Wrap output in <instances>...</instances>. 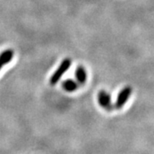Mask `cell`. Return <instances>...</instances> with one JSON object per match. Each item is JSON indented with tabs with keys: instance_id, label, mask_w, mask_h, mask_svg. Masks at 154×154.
<instances>
[{
	"instance_id": "obj_1",
	"label": "cell",
	"mask_w": 154,
	"mask_h": 154,
	"mask_svg": "<svg viewBox=\"0 0 154 154\" xmlns=\"http://www.w3.org/2000/svg\"><path fill=\"white\" fill-rule=\"evenodd\" d=\"M70 65H71L70 58L67 57V58L62 61L59 67L56 69V71L53 73V75L50 78V84L51 86H54L58 82L60 81L61 78H62V76L65 74V72L69 69Z\"/></svg>"
},
{
	"instance_id": "obj_2",
	"label": "cell",
	"mask_w": 154,
	"mask_h": 154,
	"mask_svg": "<svg viewBox=\"0 0 154 154\" xmlns=\"http://www.w3.org/2000/svg\"><path fill=\"white\" fill-rule=\"evenodd\" d=\"M131 94H132V88L128 86V87L122 88L117 95V99H116V101L114 105V108L116 109L122 108V106L125 105L127 101L128 100Z\"/></svg>"
},
{
	"instance_id": "obj_3",
	"label": "cell",
	"mask_w": 154,
	"mask_h": 154,
	"mask_svg": "<svg viewBox=\"0 0 154 154\" xmlns=\"http://www.w3.org/2000/svg\"><path fill=\"white\" fill-rule=\"evenodd\" d=\"M98 102L99 105L106 110H112L114 109V105L111 104L110 95L105 90L99 91L98 94Z\"/></svg>"
},
{
	"instance_id": "obj_4",
	"label": "cell",
	"mask_w": 154,
	"mask_h": 154,
	"mask_svg": "<svg viewBox=\"0 0 154 154\" xmlns=\"http://www.w3.org/2000/svg\"><path fill=\"white\" fill-rule=\"evenodd\" d=\"M13 57H14V51H13V50L7 49L3 51L0 53V63L3 64V66H5V64L9 63L12 60Z\"/></svg>"
},
{
	"instance_id": "obj_5",
	"label": "cell",
	"mask_w": 154,
	"mask_h": 154,
	"mask_svg": "<svg viewBox=\"0 0 154 154\" xmlns=\"http://www.w3.org/2000/svg\"><path fill=\"white\" fill-rule=\"evenodd\" d=\"M78 87H79V86H78V84H77L76 82H75V81L72 80V79L65 80V81H63V83H62V88H63L65 91L69 92V93L75 91L77 88H78Z\"/></svg>"
},
{
	"instance_id": "obj_6",
	"label": "cell",
	"mask_w": 154,
	"mask_h": 154,
	"mask_svg": "<svg viewBox=\"0 0 154 154\" xmlns=\"http://www.w3.org/2000/svg\"><path fill=\"white\" fill-rule=\"evenodd\" d=\"M75 77H76L77 82L81 84H84L87 82V78H88L87 71L82 66L77 67L76 70H75Z\"/></svg>"
},
{
	"instance_id": "obj_7",
	"label": "cell",
	"mask_w": 154,
	"mask_h": 154,
	"mask_svg": "<svg viewBox=\"0 0 154 154\" xmlns=\"http://www.w3.org/2000/svg\"><path fill=\"white\" fill-rule=\"evenodd\" d=\"M2 68H3V64H1V63H0V69H1Z\"/></svg>"
}]
</instances>
